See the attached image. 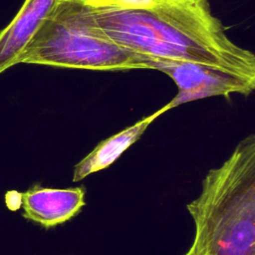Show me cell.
I'll return each mask as SVG.
<instances>
[{
    "mask_svg": "<svg viewBox=\"0 0 255 255\" xmlns=\"http://www.w3.org/2000/svg\"><path fill=\"white\" fill-rule=\"evenodd\" d=\"M85 195L84 185L60 189L34 184L22 193L23 216L44 228H53L81 212Z\"/></svg>",
    "mask_w": 255,
    "mask_h": 255,
    "instance_id": "5",
    "label": "cell"
},
{
    "mask_svg": "<svg viewBox=\"0 0 255 255\" xmlns=\"http://www.w3.org/2000/svg\"><path fill=\"white\" fill-rule=\"evenodd\" d=\"M148 69L169 76L178 88L177 95L167 103L169 108L209 97L232 94L249 96L255 89V78L246 77L218 67L166 59L146 57Z\"/></svg>",
    "mask_w": 255,
    "mask_h": 255,
    "instance_id": "4",
    "label": "cell"
},
{
    "mask_svg": "<svg viewBox=\"0 0 255 255\" xmlns=\"http://www.w3.org/2000/svg\"><path fill=\"white\" fill-rule=\"evenodd\" d=\"M57 0H25L22 7L0 32V74L18 64V58L42 20Z\"/></svg>",
    "mask_w": 255,
    "mask_h": 255,
    "instance_id": "6",
    "label": "cell"
},
{
    "mask_svg": "<svg viewBox=\"0 0 255 255\" xmlns=\"http://www.w3.org/2000/svg\"><path fill=\"white\" fill-rule=\"evenodd\" d=\"M194 237L184 255H255V134L209 169L186 204Z\"/></svg>",
    "mask_w": 255,
    "mask_h": 255,
    "instance_id": "2",
    "label": "cell"
},
{
    "mask_svg": "<svg viewBox=\"0 0 255 255\" xmlns=\"http://www.w3.org/2000/svg\"><path fill=\"white\" fill-rule=\"evenodd\" d=\"M104 34L140 56L194 62L255 78V55L235 44L208 0H154L128 9L116 0H87Z\"/></svg>",
    "mask_w": 255,
    "mask_h": 255,
    "instance_id": "1",
    "label": "cell"
},
{
    "mask_svg": "<svg viewBox=\"0 0 255 255\" xmlns=\"http://www.w3.org/2000/svg\"><path fill=\"white\" fill-rule=\"evenodd\" d=\"M168 110H170V108L168 104H166L155 113L142 118L135 124L99 142L90 153L74 166L73 182H79L88 175L105 169L114 163L124 151L143 134L145 129L155 119Z\"/></svg>",
    "mask_w": 255,
    "mask_h": 255,
    "instance_id": "7",
    "label": "cell"
},
{
    "mask_svg": "<svg viewBox=\"0 0 255 255\" xmlns=\"http://www.w3.org/2000/svg\"><path fill=\"white\" fill-rule=\"evenodd\" d=\"M117 3L128 9H149L153 6L154 0H116Z\"/></svg>",
    "mask_w": 255,
    "mask_h": 255,
    "instance_id": "9",
    "label": "cell"
},
{
    "mask_svg": "<svg viewBox=\"0 0 255 255\" xmlns=\"http://www.w3.org/2000/svg\"><path fill=\"white\" fill-rule=\"evenodd\" d=\"M34 64L93 71L148 69L146 57L109 39L87 0H57L18 58Z\"/></svg>",
    "mask_w": 255,
    "mask_h": 255,
    "instance_id": "3",
    "label": "cell"
},
{
    "mask_svg": "<svg viewBox=\"0 0 255 255\" xmlns=\"http://www.w3.org/2000/svg\"><path fill=\"white\" fill-rule=\"evenodd\" d=\"M5 203L11 211H17L22 207V193L16 190H9L5 194Z\"/></svg>",
    "mask_w": 255,
    "mask_h": 255,
    "instance_id": "8",
    "label": "cell"
}]
</instances>
